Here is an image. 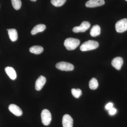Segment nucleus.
<instances>
[{
  "mask_svg": "<svg viewBox=\"0 0 127 127\" xmlns=\"http://www.w3.org/2000/svg\"><path fill=\"white\" fill-rule=\"evenodd\" d=\"M98 46L99 44L96 41L89 40L83 43L80 46V49L82 51H86L96 49Z\"/></svg>",
  "mask_w": 127,
  "mask_h": 127,
  "instance_id": "nucleus-1",
  "label": "nucleus"
},
{
  "mask_svg": "<svg viewBox=\"0 0 127 127\" xmlns=\"http://www.w3.org/2000/svg\"><path fill=\"white\" fill-rule=\"evenodd\" d=\"M80 41L79 39L75 38H67L64 42V45L68 50H75L79 46Z\"/></svg>",
  "mask_w": 127,
  "mask_h": 127,
  "instance_id": "nucleus-2",
  "label": "nucleus"
},
{
  "mask_svg": "<svg viewBox=\"0 0 127 127\" xmlns=\"http://www.w3.org/2000/svg\"><path fill=\"white\" fill-rule=\"evenodd\" d=\"M41 118L42 123L44 125L47 126L51 123L52 120L51 114L49 110L44 109L41 113Z\"/></svg>",
  "mask_w": 127,
  "mask_h": 127,
  "instance_id": "nucleus-3",
  "label": "nucleus"
},
{
  "mask_svg": "<svg viewBox=\"0 0 127 127\" xmlns=\"http://www.w3.org/2000/svg\"><path fill=\"white\" fill-rule=\"evenodd\" d=\"M56 67L62 71H71L74 69V66L72 64L65 62H59L56 64Z\"/></svg>",
  "mask_w": 127,
  "mask_h": 127,
  "instance_id": "nucleus-4",
  "label": "nucleus"
},
{
  "mask_svg": "<svg viewBox=\"0 0 127 127\" xmlns=\"http://www.w3.org/2000/svg\"><path fill=\"white\" fill-rule=\"evenodd\" d=\"M116 30L117 32L121 33L127 30V19L124 18L119 21L116 23Z\"/></svg>",
  "mask_w": 127,
  "mask_h": 127,
  "instance_id": "nucleus-5",
  "label": "nucleus"
},
{
  "mask_svg": "<svg viewBox=\"0 0 127 127\" xmlns=\"http://www.w3.org/2000/svg\"><path fill=\"white\" fill-rule=\"evenodd\" d=\"M91 27V24L88 22H83L79 26L75 27L72 29L73 32L77 33L79 32H84L89 29Z\"/></svg>",
  "mask_w": 127,
  "mask_h": 127,
  "instance_id": "nucleus-6",
  "label": "nucleus"
},
{
  "mask_svg": "<svg viewBox=\"0 0 127 127\" xmlns=\"http://www.w3.org/2000/svg\"><path fill=\"white\" fill-rule=\"evenodd\" d=\"M105 3L104 0H89L87 1L86 6L88 7H95L101 6Z\"/></svg>",
  "mask_w": 127,
  "mask_h": 127,
  "instance_id": "nucleus-7",
  "label": "nucleus"
},
{
  "mask_svg": "<svg viewBox=\"0 0 127 127\" xmlns=\"http://www.w3.org/2000/svg\"><path fill=\"white\" fill-rule=\"evenodd\" d=\"M62 124L63 127H73V120L72 118L68 114H65L63 118Z\"/></svg>",
  "mask_w": 127,
  "mask_h": 127,
  "instance_id": "nucleus-8",
  "label": "nucleus"
},
{
  "mask_svg": "<svg viewBox=\"0 0 127 127\" xmlns=\"http://www.w3.org/2000/svg\"><path fill=\"white\" fill-rule=\"evenodd\" d=\"M111 64L113 66L119 70L122 68L123 64V60L121 57H117L113 59Z\"/></svg>",
  "mask_w": 127,
  "mask_h": 127,
  "instance_id": "nucleus-9",
  "label": "nucleus"
},
{
  "mask_svg": "<svg viewBox=\"0 0 127 127\" xmlns=\"http://www.w3.org/2000/svg\"><path fill=\"white\" fill-rule=\"evenodd\" d=\"M9 109L10 112L14 114L15 116H20L23 113L22 110L18 106L15 104H12L9 106Z\"/></svg>",
  "mask_w": 127,
  "mask_h": 127,
  "instance_id": "nucleus-10",
  "label": "nucleus"
},
{
  "mask_svg": "<svg viewBox=\"0 0 127 127\" xmlns=\"http://www.w3.org/2000/svg\"><path fill=\"white\" fill-rule=\"evenodd\" d=\"M46 78L43 76H40L37 79L35 84V88L37 91H39L42 89L46 83Z\"/></svg>",
  "mask_w": 127,
  "mask_h": 127,
  "instance_id": "nucleus-11",
  "label": "nucleus"
},
{
  "mask_svg": "<svg viewBox=\"0 0 127 127\" xmlns=\"http://www.w3.org/2000/svg\"><path fill=\"white\" fill-rule=\"evenodd\" d=\"M5 71L9 78L12 80H15L17 77L16 73L14 68L8 66L5 67Z\"/></svg>",
  "mask_w": 127,
  "mask_h": 127,
  "instance_id": "nucleus-12",
  "label": "nucleus"
},
{
  "mask_svg": "<svg viewBox=\"0 0 127 127\" xmlns=\"http://www.w3.org/2000/svg\"><path fill=\"white\" fill-rule=\"evenodd\" d=\"M46 28V26L43 24H39L35 26L32 30L31 33L32 35H35L38 32L43 31Z\"/></svg>",
  "mask_w": 127,
  "mask_h": 127,
  "instance_id": "nucleus-13",
  "label": "nucleus"
},
{
  "mask_svg": "<svg viewBox=\"0 0 127 127\" xmlns=\"http://www.w3.org/2000/svg\"><path fill=\"white\" fill-rule=\"evenodd\" d=\"M101 32V28L98 25H95L91 28L90 35L92 36L95 37L99 35Z\"/></svg>",
  "mask_w": 127,
  "mask_h": 127,
  "instance_id": "nucleus-14",
  "label": "nucleus"
},
{
  "mask_svg": "<svg viewBox=\"0 0 127 127\" xmlns=\"http://www.w3.org/2000/svg\"><path fill=\"white\" fill-rule=\"evenodd\" d=\"M9 37L12 41H15L18 39L17 31L15 29H10L8 30Z\"/></svg>",
  "mask_w": 127,
  "mask_h": 127,
  "instance_id": "nucleus-15",
  "label": "nucleus"
},
{
  "mask_svg": "<svg viewBox=\"0 0 127 127\" xmlns=\"http://www.w3.org/2000/svg\"><path fill=\"white\" fill-rule=\"evenodd\" d=\"M43 48L40 46H34L30 48V52L36 55H39L43 52Z\"/></svg>",
  "mask_w": 127,
  "mask_h": 127,
  "instance_id": "nucleus-16",
  "label": "nucleus"
},
{
  "mask_svg": "<svg viewBox=\"0 0 127 127\" xmlns=\"http://www.w3.org/2000/svg\"><path fill=\"white\" fill-rule=\"evenodd\" d=\"M98 84L97 80L93 78L90 80L89 82V87L92 90H95L98 87Z\"/></svg>",
  "mask_w": 127,
  "mask_h": 127,
  "instance_id": "nucleus-17",
  "label": "nucleus"
},
{
  "mask_svg": "<svg viewBox=\"0 0 127 127\" xmlns=\"http://www.w3.org/2000/svg\"><path fill=\"white\" fill-rule=\"evenodd\" d=\"M66 0H51L53 5L56 7H60L64 4Z\"/></svg>",
  "mask_w": 127,
  "mask_h": 127,
  "instance_id": "nucleus-18",
  "label": "nucleus"
},
{
  "mask_svg": "<svg viewBox=\"0 0 127 127\" xmlns=\"http://www.w3.org/2000/svg\"><path fill=\"white\" fill-rule=\"evenodd\" d=\"M71 93L73 96L76 98H78L82 95L81 90L79 89H72Z\"/></svg>",
  "mask_w": 127,
  "mask_h": 127,
  "instance_id": "nucleus-19",
  "label": "nucleus"
},
{
  "mask_svg": "<svg viewBox=\"0 0 127 127\" xmlns=\"http://www.w3.org/2000/svg\"><path fill=\"white\" fill-rule=\"evenodd\" d=\"M11 2L14 9L18 10L20 9L22 5L21 0H11Z\"/></svg>",
  "mask_w": 127,
  "mask_h": 127,
  "instance_id": "nucleus-20",
  "label": "nucleus"
},
{
  "mask_svg": "<svg viewBox=\"0 0 127 127\" xmlns=\"http://www.w3.org/2000/svg\"><path fill=\"white\" fill-rule=\"evenodd\" d=\"M113 107V104L112 103L109 102L106 104L105 108L107 110H109L111 108H112Z\"/></svg>",
  "mask_w": 127,
  "mask_h": 127,
  "instance_id": "nucleus-21",
  "label": "nucleus"
},
{
  "mask_svg": "<svg viewBox=\"0 0 127 127\" xmlns=\"http://www.w3.org/2000/svg\"><path fill=\"white\" fill-rule=\"evenodd\" d=\"M117 112V109L114 108L113 107L109 110V113L110 115H113Z\"/></svg>",
  "mask_w": 127,
  "mask_h": 127,
  "instance_id": "nucleus-22",
  "label": "nucleus"
},
{
  "mask_svg": "<svg viewBox=\"0 0 127 127\" xmlns=\"http://www.w3.org/2000/svg\"><path fill=\"white\" fill-rule=\"evenodd\" d=\"M31 0L32 1H36V0Z\"/></svg>",
  "mask_w": 127,
  "mask_h": 127,
  "instance_id": "nucleus-23",
  "label": "nucleus"
},
{
  "mask_svg": "<svg viewBox=\"0 0 127 127\" xmlns=\"http://www.w3.org/2000/svg\"><path fill=\"white\" fill-rule=\"evenodd\" d=\"M125 0L127 1V0Z\"/></svg>",
  "mask_w": 127,
  "mask_h": 127,
  "instance_id": "nucleus-24",
  "label": "nucleus"
}]
</instances>
